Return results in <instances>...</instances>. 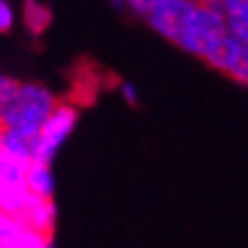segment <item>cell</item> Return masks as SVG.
<instances>
[{"mask_svg":"<svg viewBox=\"0 0 248 248\" xmlns=\"http://www.w3.org/2000/svg\"><path fill=\"white\" fill-rule=\"evenodd\" d=\"M109 5H112L116 12H128V9H125V0H109Z\"/></svg>","mask_w":248,"mask_h":248,"instance_id":"9a60e30c","label":"cell"},{"mask_svg":"<svg viewBox=\"0 0 248 248\" xmlns=\"http://www.w3.org/2000/svg\"><path fill=\"white\" fill-rule=\"evenodd\" d=\"M228 34L230 32H228L226 16H223V9L218 7V2L196 5L182 32L175 39V46L194 57L207 60Z\"/></svg>","mask_w":248,"mask_h":248,"instance_id":"7a4b0ae2","label":"cell"},{"mask_svg":"<svg viewBox=\"0 0 248 248\" xmlns=\"http://www.w3.org/2000/svg\"><path fill=\"white\" fill-rule=\"evenodd\" d=\"M78 119H80L78 107L73 103L60 100L57 107L53 109V114L44 123V128L37 135V139H34V162L53 164L55 155L62 151V146L68 141V137L73 135Z\"/></svg>","mask_w":248,"mask_h":248,"instance_id":"3957f363","label":"cell"},{"mask_svg":"<svg viewBox=\"0 0 248 248\" xmlns=\"http://www.w3.org/2000/svg\"><path fill=\"white\" fill-rule=\"evenodd\" d=\"M25 185L34 198H50L55 196V173L53 166L46 162H32L25 173Z\"/></svg>","mask_w":248,"mask_h":248,"instance_id":"9c48e42d","label":"cell"},{"mask_svg":"<svg viewBox=\"0 0 248 248\" xmlns=\"http://www.w3.org/2000/svg\"><path fill=\"white\" fill-rule=\"evenodd\" d=\"M194 7L196 2H191V0H159V5L151 12L146 23L162 39L175 44V39L182 32V28H185L189 14L194 12Z\"/></svg>","mask_w":248,"mask_h":248,"instance_id":"277c9868","label":"cell"},{"mask_svg":"<svg viewBox=\"0 0 248 248\" xmlns=\"http://www.w3.org/2000/svg\"><path fill=\"white\" fill-rule=\"evenodd\" d=\"M21 221L25 226L41 234H53L55 223H57V207L55 201L50 198H32V203L28 205V210L23 212Z\"/></svg>","mask_w":248,"mask_h":248,"instance_id":"5b68a950","label":"cell"},{"mask_svg":"<svg viewBox=\"0 0 248 248\" xmlns=\"http://www.w3.org/2000/svg\"><path fill=\"white\" fill-rule=\"evenodd\" d=\"M244 46L246 44H241L239 39H234L232 34H228V37L218 44L217 50H214L205 62H207L214 71L226 73V76L230 78V73L234 71V66L239 64V57H241V53H244Z\"/></svg>","mask_w":248,"mask_h":248,"instance_id":"52a82bcc","label":"cell"},{"mask_svg":"<svg viewBox=\"0 0 248 248\" xmlns=\"http://www.w3.org/2000/svg\"><path fill=\"white\" fill-rule=\"evenodd\" d=\"M228 23V32L248 46V0H218Z\"/></svg>","mask_w":248,"mask_h":248,"instance_id":"ba28073f","label":"cell"},{"mask_svg":"<svg viewBox=\"0 0 248 248\" xmlns=\"http://www.w3.org/2000/svg\"><path fill=\"white\" fill-rule=\"evenodd\" d=\"M21 21L28 34L41 37L53 23V9L48 7L44 0H23Z\"/></svg>","mask_w":248,"mask_h":248,"instance_id":"8992f818","label":"cell"},{"mask_svg":"<svg viewBox=\"0 0 248 248\" xmlns=\"http://www.w3.org/2000/svg\"><path fill=\"white\" fill-rule=\"evenodd\" d=\"M21 80L7 76V73H0V112L18 96V89H21Z\"/></svg>","mask_w":248,"mask_h":248,"instance_id":"30bf717a","label":"cell"},{"mask_svg":"<svg viewBox=\"0 0 248 248\" xmlns=\"http://www.w3.org/2000/svg\"><path fill=\"white\" fill-rule=\"evenodd\" d=\"M0 135H2V121H0Z\"/></svg>","mask_w":248,"mask_h":248,"instance_id":"2e32d148","label":"cell"},{"mask_svg":"<svg viewBox=\"0 0 248 248\" xmlns=\"http://www.w3.org/2000/svg\"><path fill=\"white\" fill-rule=\"evenodd\" d=\"M159 5V0H125V9L130 14H135L137 18H148L151 12Z\"/></svg>","mask_w":248,"mask_h":248,"instance_id":"7c38bea8","label":"cell"},{"mask_svg":"<svg viewBox=\"0 0 248 248\" xmlns=\"http://www.w3.org/2000/svg\"><path fill=\"white\" fill-rule=\"evenodd\" d=\"M57 103H60L57 96L48 87L39 82H23L18 96L0 112L2 130L34 143L37 135L41 132L44 123L53 114Z\"/></svg>","mask_w":248,"mask_h":248,"instance_id":"6da1fadb","label":"cell"},{"mask_svg":"<svg viewBox=\"0 0 248 248\" xmlns=\"http://www.w3.org/2000/svg\"><path fill=\"white\" fill-rule=\"evenodd\" d=\"M119 93L128 105H137V103H139V89H137L132 82H121L119 84Z\"/></svg>","mask_w":248,"mask_h":248,"instance_id":"5bb4252c","label":"cell"},{"mask_svg":"<svg viewBox=\"0 0 248 248\" xmlns=\"http://www.w3.org/2000/svg\"><path fill=\"white\" fill-rule=\"evenodd\" d=\"M16 18H18V12L14 5L9 0H0V34H7L14 30Z\"/></svg>","mask_w":248,"mask_h":248,"instance_id":"8fae6325","label":"cell"},{"mask_svg":"<svg viewBox=\"0 0 248 248\" xmlns=\"http://www.w3.org/2000/svg\"><path fill=\"white\" fill-rule=\"evenodd\" d=\"M230 78H232L234 82L248 87V46H244V53H241V57H239V64L234 66Z\"/></svg>","mask_w":248,"mask_h":248,"instance_id":"4fadbf2b","label":"cell"}]
</instances>
